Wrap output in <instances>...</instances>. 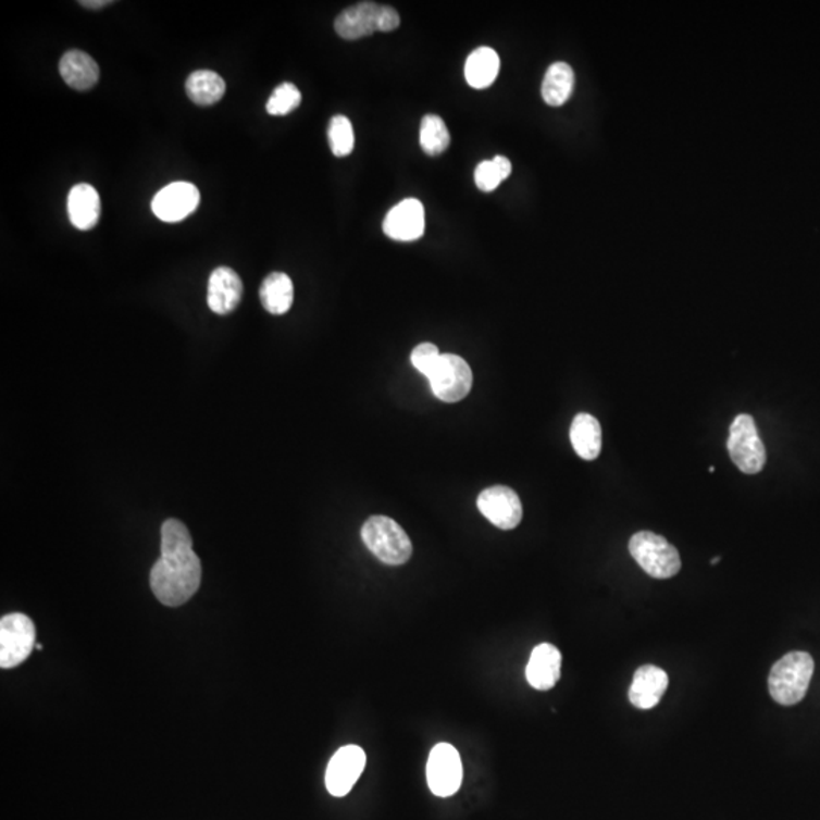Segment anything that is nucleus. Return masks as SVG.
Instances as JSON below:
<instances>
[{"label": "nucleus", "instance_id": "f257e3e1", "mask_svg": "<svg viewBox=\"0 0 820 820\" xmlns=\"http://www.w3.org/2000/svg\"><path fill=\"white\" fill-rule=\"evenodd\" d=\"M202 567L189 529L169 519L162 526V557L151 570V589L164 607H182L201 586Z\"/></svg>", "mask_w": 820, "mask_h": 820}, {"label": "nucleus", "instance_id": "f03ea898", "mask_svg": "<svg viewBox=\"0 0 820 820\" xmlns=\"http://www.w3.org/2000/svg\"><path fill=\"white\" fill-rule=\"evenodd\" d=\"M815 673V661L806 653H791L772 667L769 674V692L776 704H799L807 695Z\"/></svg>", "mask_w": 820, "mask_h": 820}, {"label": "nucleus", "instance_id": "7ed1b4c3", "mask_svg": "<svg viewBox=\"0 0 820 820\" xmlns=\"http://www.w3.org/2000/svg\"><path fill=\"white\" fill-rule=\"evenodd\" d=\"M362 539L368 550L385 564H406L412 557V543L408 534L389 517L375 515L368 519L362 527Z\"/></svg>", "mask_w": 820, "mask_h": 820}, {"label": "nucleus", "instance_id": "20e7f679", "mask_svg": "<svg viewBox=\"0 0 820 820\" xmlns=\"http://www.w3.org/2000/svg\"><path fill=\"white\" fill-rule=\"evenodd\" d=\"M632 558L649 576L669 579L681 570L680 551L654 532H638L630 542Z\"/></svg>", "mask_w": 820, "mask_h": 820}, {"label": "nucleus", "instance_id": "39448f33", "mask_svg": "<svg viewBox=\"0 0 820 820\" xmlns=\"http://www.w3.org/2000/svg\"><path fill=\"white\" fill-rule=\"evenodd\" d=\"M728 451L742 473L757 474L766 465L765 444L750 415H738L731 424Z\"/></svg>", "mask_w": 820, "mask_h": 820}, {"label": "nucleus", "instance_id": "423d86ee", "mask_svg": "<svg viewBox=\"0 0 820 820\" xmlns=\"http://www.w3.org/2000/svg\"><path fill=\"white\" fill-rule=\"evenodd\" d=\"M36 626L28 616L14 612L0 620V667L21 666L36 649Z\"/></svg>", "mask_w": 820, "mask_h": 820}, {"label": "nucleus", "instance_id": "0eeeda50", "mask_svg": "<svg viewBox=\"0 0 820 820\" xmlns=\"http://www.w3.org/2000/svg\"><path fill=\"white\" fill-rule=\"evenodd\" d=\"M432 393L446 403H458L469 396L473 373L467 360L456 355H440L435 370L428 375Z\"/></svg>", "mask_w": 820, "mask_h": 820}, {"label": "nucleus", "instance_id": "6e6552de", "mask_svg": "<svg viewBox=\"0 0 820 820\" xmlns=\"http://www.w3.org/2000/svg\"><path fill=\"white\" fill-rule=\"evenodd\" d=\"M427 783L433 795L439 798L454 796L462 784L461 755L448 743L433 747L427 761Z\"/></svg>", "mask_w": 820, "mask_h": 820}, {"label": "nucleus", "instance_id": "1a4fd4ad", "mask_svg": "<svg viewBox=\"0 0 820 820\" xmlns=\"http://www.w3.org/2000/svg\"><path fill=\"white\" fill-rule=\"evenodd\" d=\"M366 765V755L362 747L348 745L340 747L327 766L325 785L330 795L343 798L358 783Z\"/></svg>", "mask_w": 820, "mask_h": 820}, {"label": "nucleus", "instance_id": "9d476101", "mask_svg": "<svg viewBox=\"0 0 820 820\" xmlns=\"http://www.w3.org/2000/svg\"><path fill=\"white\" fill-rule=\"evenodd\" d=\"M477 508L494 526L504 531L515 529L523 519L519 494L509 486L496 485L482 492L477 498Z\"/></svg>", "mask_w": 820, "mask_h": 820}, {"label": "nucleus", "instance_id": "9b49d317", "mask_svg": "<svg viewBox=\"0 0 820 820\" xmlns=\"http://www.w3.org/2000/svg\"><path fill=\"white\" fill-rule=\"evenodd\" d=\"M201 195L191 183L178 182L163 187L152 199V212L160 221L179 222L190 216L198 209Z\"/></svg>", "mask_w": 820, "mask_h": 820}, {"label": "nucleus", "instance_id": "f8f14e48", "mask_svg": "<svg viewBox=\"0 0 820 820\" xmlns=\"http://www.w3.org/2000/svg\"><path fill=\"white\" fill-rule=\"evenodd\" d=\"M425 218L423 202L415 198L403 199L393 207L383 221V232L398 243H413L424 235Z\"/></svg>", "mask_w": 820, "mask_h": 820}, {"label": "nucleus", "instance_id": "ddd939ff", "mask_svg": "<svg viewBox=\"0 0 820 820\" xmlns=\"http://www.w3.org/2000/svg\"><path fill=\"white\" fill-rule=\"evenodd\" d=\"M243 279L232 268L221 266L212 272L207 289V302L210 310L218 315H228L235 312L243 300Z\"/></svg>", "mask_w": 820, "mask_h": 820}, {"label": "nucleus", "instance_id": "4468645a", "mask_svg": "<svg viewBox=\"0 0 820 820\" xmlns=\"http://www.w3.org/2000/svg\"><path fill=\"white\" fill-rule=\"evenodd\" d=\"M562 655L558 647L543 643L532 650L531 659L526 667L529 684L539 692H547L558 684L561 678Z\"/></svg>", "mask_w": 820, "mask_h": 820}, {"label": "nucleus", "instance_id": "2eb2a0df", "mask_svg": "<svg viewBox=\"0 0 820 820\" xmlns=\"http://www.w3.org/2000/svg\"><path fill=\"white\" fill-rule=\"evenodd\" d=\"M669 687V676L657 666L639 667L630 688V700L639 710L657 707Z\"/></svg>", "mask_w": 820, "mask_h": 820}, {"label": "nucleus", "instance_id": "dca6fc26", "mask_svg": "<svg viewBox=\"0 0 820 820\" xmlns=\"http://www.w3.org/2000/svg\"><path fill=\"white\" fill-rule=\"evenodd\" d=\"M378 11L381 5L374 2H360L337 15L335 29L337 36L345 40H359L378 30Z\"/></svg>", "mask_w": 820, "mask_h": 820}, {"label": "nucleus", "instance_id": "f3484780", "mask_svg": "<svg viewBox=\"0 0 820 820\" xmlns=\"http://www.w3.org/2000/svg\"><path fill=\"white\" fill-rule=\"evenodd\" d=\"M69 220L82 232L95 228L101 218V198L90 184H76L69 191Z\"/></svg>", "mask_w": 820, "mask_h": 820}, {"label": "nucleus", "instance_id": "a211bd4d", "mask_svg": "<svg viewBox=\"0 0 820 820\" xmlns=\"http://www.w3.org/2000/svg\"><path fill=\"white\" fill-rule=\"evenodd\" d=\"M60 75L63 82L74 90L86 91L94 88L99 82L98 63L88 53L83 51H69L60 61Z\"/></svg>", "mask_w": 820, "mask_h": 820}, {"label": "nucleus", "instance_id": "6ab92c4d", "mask_svg": "<svg viewBox=\"0 0 820 820\" xmlns=\"http://www.w3.org/2000/svg\"><path fill=\"white\" fill-rule=\"evenodd\" d=\"M570 439L579 458L594 461L601 451V427L599 421L589 413H579L574 417Z\"/></svg>", "mask_w": 820, "mask_h": 820}, {"label": "nucleus", "instance_id": "aec40b11", "mask_svg": "<svg viewBox=\"0 0 820 820\" xmlns=\"http://www.w3.org/2000/svg\"><path fill=\"white\" fill-rule=\"evenodd\" d=\"M260 301L272 315H285L294 305V283L283 272H272L260 286Z\"/></svg>", "mask_w": 820, "mask_h": 820}, {"label": "nucleus", "instance_id": "412c9836", "mask_svg": "<svg viewBox=\"0 0 820 820\" xmlns=\"http://www.w3.org/2000/svg\"><path fill=\"white\" fill-rule=\"evenodd\" d=\"M500 71V59L492 48H479L471 52L465 63V79L471 87L482 90L496 82Z\"/></svg>", "mask_w": 820, "mask_h": 820}, {"label": "nucleus", "instance_id": "4be33fe9", "mask_svg": "<svg viewBox=\"0 0 820 820\" xmlns=\"http://www.w3.org/2000/svg\"><path fill=\"white\" fill-rule=\"evenodd\" d=\"M574 90V72L567 63H555L544 75L542 95L550 107H561L569 101Z\"/></svg>", "mask_w": 820, "mask_h": 820}, {"label": "nucleus", "instance_id": "5701e85b", "mask_svg": "<svg viewBox=\"0 0 820 820\" xmlns=\"http://www.w3.org/2000/svg\"><path fill=\"white\" fill-rule=\"evenodd\" d=\"M227 84L213 71H197L187 78L186 94L197 105H213L224 98Z\"/></svg>", "mask_w": 820, "mask_h": 820}, {"label": "nucleus", "instance_id": "b1692460", "mask_svg": "<svg viewBox=\"0 0 820 820\" xmlns=\"http://www.w3.org/2000/svg\"><path fill=\"white\" fill-rule=\"evenodd\" d=\"M450 133L446 122L436 114H427L421 122L420 145L427 156H439L450 145Z\"/></svg>", "mask_w": 820, "mask_h": 820}, {"label": "nucleus", "instance_id": "393cba45", "mask_svg": "<svg viewBox=\"0 0 820 820\" xmlns=\"http://www.w3.org/2000/svg\"><path fill=\"white\" fill-rule=\"evenodd\" d=\"M511 172L512 164L509 159L496 156L493 160H485L477 164L474 182L482 191H493L511 175Z\"/></svg>", "mask_w": 820, "mask_h": 820}, {"label": "nucleus", "instance_id": "a878e982", "mask_svg": "<svg viewBox=\"0 0 820 820\" xmlns=\"http://www.w3.org/2000/svg\"><path fill=\"white\" fill-rule=\"evenodd\" d=\"M328 145L335 157L350 156L352 149H355V129L350 119L337 114L330 119L328 129Z\"/></svg>", "mask_w": 820, "mask_h": 820}, {"label": "nucleus", "instance_id": "bb28decb", "mask_svg": "<svg viewBox=\"0 0 820 820\" xmlns=\"http://www.w3.org/2000/svg\"><path fill=\"white\" fill-rule=\"evenodd\" d=\"M301 103V91L293 83L279 84L268 99L266 111L271 116H286Z\"/></svg>", "mask_w": 820, "mask_h": 820}, {"label": "nucleus", "instance_id": "cd10ccee", "mask_svg": "<svg viewBox=\"0 0 820 820\" xmlns=\"http://www.w3.org/2000/svg\"><path fill=\"white\" fill-rule=\"evenodd\" d=\"M439 358L440 352L438 350V347H436V345L425 343L413 348L412 355H410V362H412V365L415 366L421 374H424L425 377L428 378V375H431L433 373V370H435L436 363H438Z\"/></svg>", "mask_w": 820, "mask_h": 820}, {"label": "nucleus", "instance_id": "c85d7f7f", "mask_svg": "<svg viewBox=\"0 0 820 820\" xmlns=\"http://www.w3.org/2000/svg\"><path fill=\"white\" fill-rule=\"evenodd\" d=\"M400 26V15L393 7H381L378 11V30L381 33H390Z\"/></svg>", "mask_w": 820, "mask_h": 820}, {"label": "nucleus", "instance_id": "c756f323", "mask_svg": "<svg viewBox=\"0 0 820 820\" xmlns=\"http://www.w3.org/2000/svg\"><path fill=\"white\" fill-rule=\"evenodd\" d=\"M79 3L88 10H99V8L111 5L113 2H110V0H82Z\"/></svg>", "mask_w": 820, "mask_h": 820}, {"label": "nucleus", "instance_id": "7c9ffc66", "mask_svg": "<svg viewBox=\"0 0 820 820\" xmlns=\"http://www.w3.org/2000/svg\"><path fill=\"white\" fill-rule=\"evenodd\" d=\"M719 562H720V557H716L711 559V566L719 564Z\"/></svg>", "mask_w": 820, "mask_h": 820}, {"label": "nucleus", "instance_id": "2f4dec72", "mask_svg": "<svg viewBox=\"0 0 820 820\" xmlns=\"http://www.w3.org/2000/svg\"><path fill=\"white\" fill-rule=\"evenodd\" d=\"M36 649H37V650H41V649H44V646H41V645H36Z\"/></svg>", "mask_w": 820, "mask_h": 820}]
</instances>
